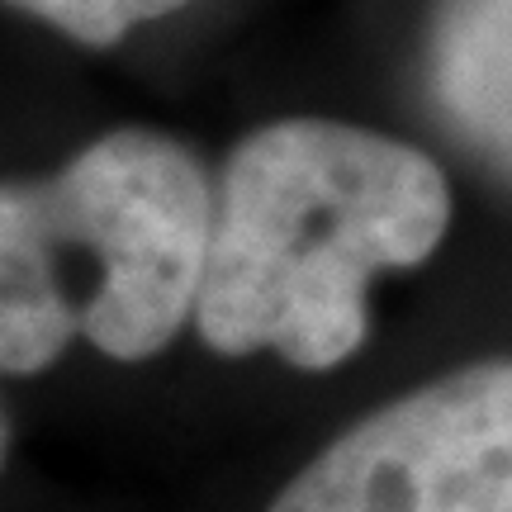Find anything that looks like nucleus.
<instances>
[{"mask_svg":"<svg viewBox=\"0 0 512 512\" xmlns=\"http://www.w3.org/2000/svg\"><path fill=\"white\" fill-rule=\"evenodd\" d=\"M432 76L446 114L512 166V0H441Z\"/></svg>","mask_w":512,"mask_h":512,"instance_id":"39448f33","label":"nucleus"},{"mask_svg":"<svg viewBox=\"0 0 512 512\" xmlns=\"http://www.w3.org/2000/svg\"><path fill=\"white\" fill-rule=\"evenodd\" d=\"M62 256H81L91 266L100 299V266L57 204L53 181L0 185V370L10 375L53 366L76 337V318L57 290Z\"/></svg>","mask_w":512,"mask_h":512,"instance_id":"20e7f679","label":"nucleus"},{"mask_svg":"<svg viewBox=\"0 0 512 512\" xmlns=\"http://www.w3.org/2000/svg\"><path fill=\"white\" fill-rule=\"evenodd\" d=\"M5 5L53 24L67 38L86 43V48H114L128 29L171 15L190 0H5Z\"/></svg>","mask_w":512,"mask_h":512,"instance_id":"423d86ee","label":"nucleus"},{"mask_svg":"<svg viewBox=\"0 0 512 512\" xmlns=\"http://www.w3.org/2000/svg\"><path fill=\"white\" fill-rule=\"evenodd\" d=\"M266 512H512V361L370 413Z\"/></svg>","mask_w":512,"mask_h":512,"instance_id":"7ed1b4c3","label":"nucleus"},{"mask_svg":"<svg viewBox=\"0 0 512 512\" xmlns=\"http://www.w3.org/2000/svg\"><path fill=\"white\" fill-rule=\"evenodd\" d=\"M451 223L432 157L332 119L256 128L228 157L195 304L223 356L271 347L328 370L366 337L375 271L418 266Z\"/></svg>","mask_w":512,"mask_h":512,"instance_id":"f257e3e1","label":"nucleus"},{"mask_svg":"<svg viewBox=\"0 0 512 512\" xmlns=\"http://www.w3.org/2000/svg\"><path fill=\"white\" fill-rule=\"evenodd\" d=\"M62 209L100 266L86 342L114 361L162 351L200 304L214 200L200 162L147 128L95 138L62 176Z\"/></svg>","mask_w":512,"mask_h":512,"instance_id":"f03ea898","label":"nucleus"},{"mask_svg":"<svg viewBox=\"0 0 512 512\" xmlns=\"http://www.w3.org/2000/svg\"><path fill=\"white\" fill-rule=\"evenodd\" d=\"M0 465H5V418H0Z\"/></svg>","mask_w":512,"mask_h":512,"instance_id":"0eeeda50","label":"nucleus"}]
</instances>
